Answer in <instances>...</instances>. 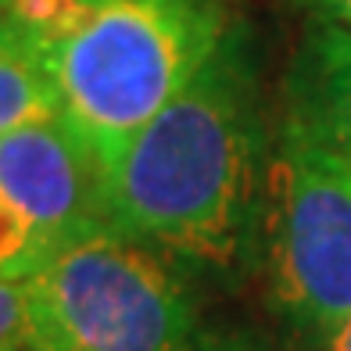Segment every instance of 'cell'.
Listing matches in <instances>:
<instances>
[{
	"label": "cell",
	"mask_w": 351,
	"mask_h": 351,
	"mask_svg": "<svg viewBox=\"0 0 351 351\" xmlns=\"http://www.w3.org/2000/svg\"><path fill=\"white\" fill-rule=\"evenodd\" d=\"M51 115H65V111L43 51L0 8V136Z\"/></svg>",
	"instance_id": "cell-7"
},
{
	"label": "cell",
	"mask_w": 351,
	"mask_h": 351,
	"mask_svg": "<svg viewBox=\"0 0 351 351\" xmlns=\"http://www.w3.org/2000/svg\"><path fill=\"white\" fill-rule=\"evenodd\" d=\"M186 351H262L251 337L244 333H226V337H204V341H194Z\"/></svg>",
	"instance_id": "cell-9"
},
{
	"label": "cell",
	"mask_w": 351,
	"mask_h": 351,
	"mask_svg": "<svg viewBox=\"0 0 351 351\" xmlns=\"http://www.w3.org/2000/svg\"><path fill=\"white\" fill-rule=\"evenodd\" d=\"M305 4H308L323 22H333V25L351 29V0H305Z\"/></svg>",
	"instance_id": "cell-10"
},
{
	"label": "cell",
	"mask_w": 351,
	"mask_h": 351,
	"mask_svg": "<svg viewBox=\"0 0 351 351\" xmlns=\"http://www.w3.org/2000/svg\"><path fill=\"white\" fill-rule=\"evenodd\" d=\"M287 104L351 158V29L333 22L308 29L287 75Z\"/></svg>",
	"instance_id": "cell-6"
},
{
	"label": "cell",
	"mask_w": 351,
	"mask_h": 351,
	"mask_svg": "<svg viewBox=\"0 0 351 351\" xmlns=\"http://www.w3.org/2000/svg\"><path fill=\"white\" fill-rule=\"evenodd\" d=\"M0 215L25 233L40 262L72 237L111 222L108 165L65 115L0 136Z\"/></svg>",
	"instance_id": "cell-5"
},
{
	"label": "cell",
	"mask_w": 351,
	"mask_h": 351,
	"mask_svg": "<svg viewBox=\"0 0 351 351\" xmlns=\"http://www.w3.org/2000/svg\"><path fill=\"white\" fill-rule=\"evenodd\" d=\"M0 351H29L25 333V287L0 276Z\"/></svg>",
	"instance_id": "cell-8"
},
{
	"label": "cell",
	"mask_w": 351,
	"mask_h": 351,
	"mask_svg": "<svg viewBox=\"0 0 351 351\" xmlns=\"http://www.w3.org/2000/svg\"><path fill=\"white\" fill-rule=\"evenodd\" d=\"M265 183L258 75L247 33L233 25L111 162V222L158 251L241 273L262 251Z\"/></svg>",
	"instance_id": "cell-1"
},
{
	"label": "cell",
	"mask_w": 351,
	"mask_h": 351,
	"mask_svg": "<svg viewBox=\"0 0 351 351\" xmlns=\"http://www.w3.org/2000/svg\"><path fill=\"white\" fill-rule=\"evenodd\" d=\"M326 351H351V315H348L344 323L337 326V333H333V337H330Z\"/></svg>",
	"instance_id": "cell-11"
},
{
	"label": "cell",
	"mask_w": 351,
	"mask_h": 351,
	"mask_svg": "<svg viewBox=\"0 0 351 351\" xmlns=\"http://www.w3.org/2000/svg\"><path fill=\"white\" fill-rule=\"evenodd\" d=\"M262 258L280 319L326 348L351 315V158L291 104L269 158Z\"/></svg>",
	"instance_id": "cell-4"
},
{
	"label": "cell",
	"mask_w": 351,
	"mask_h": 351,
	"mask_svg": "<svg viewBox=\"0 0 351 351\" xmlns=\"http://www.w3.org/2000/svg\"><path fill=\"white\" fill-rule=\"evenodd\" d=\"M0 8L36 40L65 119L108 169L233 29L222 0H0Z\"/></svg>",
	"instance_id": "cell-2"
},
{
	"label": "cell",
	"mask_w": 351,
	"mask_h": 351,
	"mask_svg": "<svg viewBox=\"0 0 351 351\" xmlns=\"http://www.w3.org/2000/svg\"><path fill=\"white\" fill-rule=\"evenodd\" d=\"M33 351H186L194 298L154 244L119 226L65 241L22 280Z\"/></svg>",
	"instance_id": "cell-3"
}]
</instances>
